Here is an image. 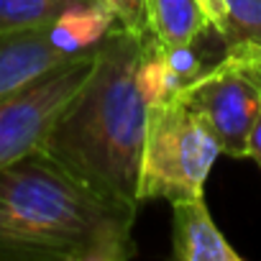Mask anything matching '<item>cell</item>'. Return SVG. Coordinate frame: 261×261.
Returning a JSON list of instances; mask_svg holds the SVG:
<instances>
[{"label": "cell", "instance_id": "8992f818", "mask_svg": "<svg viewBox=\"0 0 261 261\" xmlns=\"http://www.w3.org/2000/svg\"><path fill=\"white\" fill-rule=\"evenodd\" d=\"M69 59L74 57L62 54L46 29L0 34V100L21 92Z\"/></svg>", "mask_w": 261, "mask_h": 261}, {"label": "cell", "instance_id": "ba28073f", "mask_svg": "<svg viewBox=\"0 0 261 261\" xmlns=\"http://www.w3.org/2000/svg\"><path fill=\"white\" fill-rule=\"evenodd\" d=\"M115 23H118L115 16L105 6L95 3V0H80L67 11H62L46 26V34L62 54L80 57L95 49Z\"/></svg>", "mask_w": 261, "mask_h": 261}, {"label": "cell", "instance_id": "6da1fadb", "mask_svg": "<svg viewBox=\"0 0 261 261\" xmlns=\"http://www.w3.org/2000/svg\"><path fill=\"white\" fill-rule=\"evenodd\" d=\"M139 205L115 202L46 151L0 169V261H125Z\"/></svg>", "mask_w": 261, "mask_h": 261}, {"label": "cell", "instance_id": "5bb4252c", "mask_svg": "<svg viewBox=\"0 0 261 261\" xmlns=\"http://www.w3.org/2000/svg\"><path fill=\"white\" fill-rule=\"evenodd\" d=\"M164 46V54H167V62L172 64V69L179 74V80L187 85H192L202 72H205V64H202V57L195 51V44H177V46H169V44H162Z\"/></svg>", "mask_w": 261, "mask_h": 261}, {"label": "cell", "instance_id": "7c38bea8", "mask_svg": "<svg viewBox=\"0 0 261 261\" xmlns=\"http://www.w3.org/2000/svg\"><path fill=\"white\" fill-rule=\"evenodd\" d=\"M74 3L80 0H0V34L46 29Z\"/></svg>", "mask_w": 261, "mask_h": 261}, {"label": "cell", "instance_id": "9c48e42d", "mask_svg": "<svg viewBox=\"0 0 261 261\" xmlns=\"http://www.w3.org/2000/svg\"><path fill=\"white\" fill-rule=\"evenodd\" d=\"M149 34L162 44H195L210 26L197 0H146Z\"/></svg>", "mask_w": 261, "mask_h": 261}, {"label": "cell", "instance_id": "9a60e30c", "mask_svg": "<svg viewBox=\"0 0 261 261\" xmlns=\"http://www.w3.org/2000/svg\"><path fill=\"white\" fill-rule=\"evenodd\" d=\"M197 3L202 6V11H205L210 26L220 34L223 26H225V0H197Z\"/></svg>", "mask_w": 261, "mask_h": 261}, {"label": "cell", "instance_id": "5b68a950", "mask_svg": "<svg viewBox=\"0 0 261 261\" xmlns=\"http://www.w3.org/2000/svg\"><path fill=\"white\" fill-rule=\"evenodd\" d=\"M207 120L220 151L246 159L248 134L261 113V87L241 67L218 62L179 92Z\"/></svg>", "mask_w": 261, "mask_h": 261}, {"label": "cell", "instance_id": "3957f363", "mask_svg": "<svg viewBox=\"0 0 261 261\" xmlns=\"http://www.w3.org/2000/svg\"><path fill=\"white\" fill-rule=\"evenodd\" d=\"M220 154L213 128L182 95L149 105L139 167V202L205 197V182Z\"/></svg>", "mask_w": 261, "mask_h": 261}, {"label": "cell", "instance_id": "e0dca14e", "mask_svg": "<svg viewBox=\"0 0 261 261\" xmlns=\"http://www.w3.org/2000/svg\"><path fill=\"white\" fill-rule=\"evenodd\" d=\"M233 67H241L246 74H251L253 77V82L261 87V59H256V62H246V64H233Z\"/></svg>", "mask_w": 261, "mask_h": 261}, {"label": "cell", "instance_id": "30bf717a", "mask_svg": "<svg viewBox=\"0 0 261 261\" xmlns=\"http://www.w3.org/2000/svg\"><path fill=\"white\" fill-rule=\"evenodd\" d=\"M225 64L261 59V0H225V26L220 31Z\"/></svg>", "mask_w": 261, "mask_h": 261}, {"label": "cell", "instance_id": "277c9868", "mask_svg": "<svg viewBox=\"0 0 261 261\" xmlns=\"http://www.w3.org/2000/svg\"><path fill=\"white\" fill-rule=\"evenodd\" d=\"M95 67V49L69 59L21 92L0 100V169L39 151L67 102Z\"/></svg>", "mask_w": 261, "mask_h": 261}, {"label": "cell", "instance_id": "4fadbf2b", "mask_svg": "<svg viewBox=\"0 0 261 261\" xmlns=\"http://www.w3.org/2000/svg\"><path fill=\"white\" fill-rule=\"evenodd\" d=\"M95 3L105 6L118 26L134 31L139 36H146L149 34V13H146V0H95Z\"/></svg>", "mask_w": 261, "mask_h": 261}, {"label": "cell", "instance_id": "7a4b0ae2", "mask_svg": "<svg viewBox=\"0 0 261 261\" xmlns=\"http://www.w3.org/2000/svg\"><path fill=\"white\" fill-rule=\"evenodd\" d=\"M149 36V34H146ZM113 26L95 46V67L54 120L41 146L100 195L139 205L146 102L136 85L144 39Z\"/></svg>", "mask_w": 261, "mask_h": 261}, {"label": "cell", "instance_id": "8fae6325", "mask_svg": "<svg viewBox=\"0 0 261 261\" xmlns=\"http://www.w3.org/2000/svg\"><path fill=\"white\" fill-rule=\"evenodd\" d=\"M136 85H139V92L146 105L167 102L185 90V82L167 62L162 41L151 34L144 39V51H141V59L136 67Z\"/></svg>", "mask_w": 261, "mask_h": 261}, {"label": "cell", "instance_id": "52a82bcc", "mask_svg": "<svg viewBox=\"0 0 261 261\" xmlns=\"http://www.w3.org/2000/svg\"><path fill=\"white\" fill-rule=\"evenodd\" d=\"M172 256L177 261H243L215 225L205 197L172 202Z\"/></svg>", "mask_w": 261, "mask_h": 261}, {"label": "cell", "instance_id": "2e32d148", "mask_svg": "<svg viewBox=\"0 0 261 261\" xmlns=\"http://www.w3.org/2000/svg\"><path fill=\"white\" fill-rule=\"evenodd\" d=\"M246 159H251L258 169H261V113L248 134V149H246Z\"/></svg>", "mask_w": 261, "mask_h": 261}]
</instances>
